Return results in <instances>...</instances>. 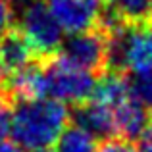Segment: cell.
Returning a JSON list of instances; mask_svg holds the SVG:
<instances>
[{
  "mask_svg": "<svg viewBox=\"0 0 152 152\" xmlns=\"http://www.w3.org/2000/svg\"><path fill=\"white\" fill-rule=\"evenodd\" d=\"M69 119V108L54 98L18 100L12 102L10 137L18 148H45L58 141Z\"/></svg>",
  "mask_w": 152,
  "mask_h": 152,
  "instance_id": "1",
  "label": "cell"
},
{
  "mask_svg": "<svg viewBox=\"0 0 152 152\" xmlns=\"http://www.w3.org/2000/svg\"><path fill=\"white\" fill-rule=\"evenodd\" d=\"M110 37V69L123 73L152 71V31L142 23H123Z\"/></svg>",
  "mask_w": 152,
  "mask_h": 152,
  "instance_id": "2",
  "label": "cell"
},
{
  "mask_svg": "<svg viewBox=\"0 0 152 152\" xmlns=\"http://www.w3.org/2000/svg\"><path fill=\"white\" fill-rule=\"evenodd\" d=\"M45 73L46 96L64 104L79 106L87 102L96 85V75L69 62L60 52L45 60Z\"/></svg>",
  "mask_w": 152,
  "mask_h": 152,
  "instance_id": "3",
  "label": "cell"
},
{
  "mask_svg": "<svg viewBox=\"0 0 152 152\" xmlns=\"http://www.w3.org/2000/svg\"><path fill=\"white\" fill-rule=\"evenodd\" d=\"M18 29L27 39L39 60H46L62 48L64 31L45 0H25L19 10Z\"/></svg>",
  "mask_w": 152,
  "mask_h": 152,
  "instance_id": "4",
  "label": "cell"
},
{
  "mask_svg": "<svg viewBox=\"0 0 152 152\" xmlns=\"http://www.w3.org/2000/svg\"><path fill=\"white\" fill-rule=\"evenodd\" d=\"M58 52L98 77L110 69V37L100 27L71 35Z\"/></svg>",
  "mask_w": 152,
  "mask_h": 152,
  "instance_id": "5",
  "label": "cell"
},
{
  "mask_svg": "<svg viewBox=\"0 0 152 152\" xmlns=\"http://www.w3.org/2000/svg\"><path fill=\"white\" fill-rule=\"evenodd\" d=\"M64 33L94 29L104 12V0H45Z\"/></svg>",
  "mask_w": 152,
  "mask_h": 152,
  "instance_id": "6",
  "label": "cell"
},
{
  "mask_svg": "<svg viewBox=\"0 0 152 152\" xmlns=\"http://www.w3.org/2000/svg\"><path fill=\"white\" fill-rule=\"evenodd\" d=\"M35 60H39L37 54L33 52L31 45L27 42V39L21 35L19 29L10 27L0 37V66L6 75L29 66Z\"/></svg>",
  "mask_w": 152,
  "mask_h": 152,
  "instance_id": "7",
  "label": "cell"
},
{
  "mask_svg": "<svg viewBox=\"0 0 152 152\" xmlns=\"http://www.w3.org/2000/svg\"><path fill=\"white\" fill-rule=\"evenodd\" d=\"M56 152H100L98 139L81 125H67L56 141Z\"/></svg>",
  "mask_w": 152,
  "mask_h": 152,
  "instance_id": "8",
  "label": "cell"
},
{
  "mask_svg": "<svg viewBox=\"0 0 152 152\" xmlns=\"http://www.w3.org/2000/svg\"><path fill=\"white\" fill-rule=\"evenodd\" d=\"M106 8L123 23H145L152 12V0H104Z\"/></svg>",
  "mask_w": 152,
  "mask_h": 152,
  "instance_id": "9",
  "label": "cell"
},
{
  "mask_svg": "<svg viewBox=\"0 0 152 152\" xmlns=\"http://www.w3.org/2000/svg\"><path fill=\"white\" fill-rule=\"evenodd\" d=\"M129 83L133 94L141 100V104H145L152 112V71L129 75Z\"/></svg>",
  "mask_w": 152,
  "mask_h": 152,
  "instance_id": "10",
  "label": "cell"
},
{
  "mask_svg": "<svg viewBox=\"0 0 152 152\" xmlns=\"http://www.w3.org/2000/svg\"><path fill=\"white\" fill-rule=\"evenodd\" d=\"M10 119H12V100L0 91V139L10 135Z\"/></svg>",
  "mask_w": 152,
  "mask_h": 152,
  "instance_id": "11",
  "label": "cell"
},
{
  "mask_svg": "<svg viewBox=\"0 0 152 152\" xmlns=\"http://www.w3.org/2000/svg\"><path fill=\"white\" fill-rule=\"evenodd\" d=\"M100 152H141V150H139V146L133 145V141L115 137V139H106Z\"/></svg>",
  "mask_w": 152,
  "mask_h": 152,
  "instance_id": "12",
  "label": "cell"
},
{
  "mask_svg": "<svg viewBox=\"0 0 152 152\" xmlns=\"http://www.w3.org/2000/svg\"><path fill=\"white\" fill-rule=\"evenodd\" d=\"M12 21H14V2L0 0V37L12 27Z\"/></svg>",
  "mask_w": 152,
  "mask_h": 152,
  "instance_id": "13",
  "label": "cell"
},
{
  "mask_svg": "<svg viewBox=\"0 0 152 152\" xmlns=\"http://www.w3.org/2000/svg\"><path fill=\"white\" fill-rule=\"evenodd\" d=\"M139 141H141V146H139L141 152H152V118L148 125H146V129L142 131V135L139 137Z\"/></svg>",
  "mask_w": 152,
  "mask_h": 152,
  "instance_id": "14",
  "label": "cell"
},
{
  "mask_svg": "<svg viewBox=\"0 0 152 152\" xmlns=\"http://www.w3.org/2000/svg\"><path fill=\"white\" fill-rule=\"evenodd\" d=\"M0 152H19L18 150V145L10 139H0Z\"/></svg>",
  "mask_w": 152,
  "mask_h": 152,
  "instance_id": "15",
  "label": "cell"
},
{
  "mask_svg": "<svg viewBox=\"0 0 152 152\" xmlns=\"http://www.w3.org/2000/svg\"><path fill=\"white\" fill-rule=\"evenodd\" d=\"M4 79H6V73H4L2 66H0V89H2V85H4Z\"/></svg>",
  "mask_w": 152,
  "mask_h": 152,
  "instance_id": "16",
  "label": "cell"
},
{
  "mask_svg": "<svg viewBox=\"0 0 152 152\" xmlns=\"http://www.w3.org/2000/svg\"><path fill=\"white\" fill-rule=\"evenodd\" d=\"M27 152H54V150H50L48 146H45V148H33V150H27Z\"/></svg>",
  "mask_w": 152,
  "mask_h": 152,
  "instance_id": "17",
  "label": "cell"
},
{
  "mask_svg": "<svg viewBox=\"0 0 152 152\" xmlns=\"http://www.w3.org/2000/svg\"><path fill=\"white\" fill-rule=\"evenodd\" d=\"M146 21H148V25H150V31H152V12H150V15H148V19H146Z\"/></svg>",
  "mask_w": 152,
  "mask_h": 152,
  "instance_id": "18",
  "label": "cell"
}]
</instances>
